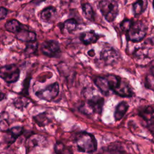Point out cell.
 Instances as JSON below:
<instances>
[{"mask_svg": "<svg viewBox=\"0 0 154 154\" xmlns=\"http://www.w3.org/2000/svg\"><path fill=\"white\" fill-rule=\"evenodd\" d=\"M87 54L88 56L91 57H93L94 55H95V51L94 49H90L89 51H88L87 52Z\"/></svg>", "mask_w": 154, "mask_h": 154, "instance_id": "obj_28", "label": "cell"}, {"mask_svg": "<svg viewBox=\"0 0 154 154\" xmlns=\"http://www.w3.org/2000/svg\"><path fill=\"white\" fill-rule=\"evenodd\" d=\"M31 79V76H28L23 80L22 83V88L21 91L20 92L21 94L28 95V89L29 87Z\"/></svg>", "mask_w": 154, "mask_h": 154, "instance_id": "obj_25", "label": "cell"}, {"mask_svg": "<svg viewBox=\"0 0 154 154\" xmlns=\"http://www.w3.org/2000/svg\"><path fill=\"white\" fill-rule=\"evenodd\" d=\"M5 98H6V94L5 93L0 91V102Z\"/></svg>", "mask_w": 154, "mask_h": 154, "instance_id": "obj_30", "label": "cell"}, {"mask_svg": "<svg viewBox=\"0 0 154 154\" xmlns=\"http://www.w3.org/2000/svg\"><path fill=\"white\" fill-rule=\"evenodd\" d=\"M82 11L85 19L91 22L94 21V11L90 3L83 4L82 5Z\"/></svg>", "mask_w": 154, "mask_h": 154, "instance_id": "obj_21", "label": "cell"}, {"mask_svg": "<svg viewBox=\"0 0 154 154\" xmlns=\"http://www.w3.org/2000/svg\"><path fill=\"white\" fill-rule=\"evenodd\" d=\"M148 0H137L132 4V11L134 16L138 17L147 9Z\"/></svg>", "mask_w": 154, "mask_h": 154, "instance_id": "obj_18", "label": "cell"}, {"mask_svg": "<svg viewBox=\"0 0 154 154\" xmlns=\"http://www.w3.org/2000/svg\"><path fill=\"white\" fill-rule=\"evenodd\" d=\"M29 102L30 100L28 98L25 96H19L14 99L13 104L15 108L22 111L23 108H26L28 105Z\"/></svg>", "mask_w": 154, "mask_h": 154, "instance_id": "obj_22", "label": "cell"}, {"mask_svg": "<svg viewBox=\"0 0 154 154\" xmlns=\"http://www.w3.org/2000/svg\"><path fill=\"white\" fill-rule=\"evenodd\" d=\"M94 83L100 91L105 95H108L111 91L106 76H97L94 79Z\"/></svg>", "mask_w": 154, "mask_h": 154, "instance_id": "obj_17", "label": "cell"}, {"mask_svg": "<svg viewBox=\"0 0 154 154\" xmlns=\"http://www.w3.org/2000/svg\"><path fill=\"white\" fill-rule=\"evenodd\" d=\"M132 19H123L120 23V26L122 30L125 32V33L127 32V31L129 29L131 28L132 23H133Z\"/></svg>", "mask_w": 154, "mask_h": 154, "instance_id": "obj_24", "label": "cell"}, {"mask_svg": "<svg viewBox=\"0 0 154 154\" xmlns=\"http://www.w3.org/2000/svg\"><path fill=\"white\" fill-rule=\"evenodd\" d=\"M129 108V105L126 101L120 102L116 107L114 117L116 121L120 120L126 114Z\"/></svg>", "mask_w": 154, "mask_h": 154, "instance_id": "obj_19", "label": "cell"}, {"mask_svg": "<svg viewBox=\"0 0 154 154\" xmlns=\"http://www.w3.org/2000/svg\"><path fill=\"white\" fill-rule=\"evenodd\" d=\"M152 6H153V8L154 9V0H153V1H152Z\"/></svg>", "mask_w": 154, "mask_h": 154, "instance_id": "obj_32", "label": "cell"}, {"mask_svg": "<svg viewBox=\"0 0 154 154\" xmlns=\"http://www.w3.org/2000/svg\"><path fill=\"white\" fill-rule=\"evenodd\" d=\"M59 92V84L57 82H55L47 85L44 88L38 90L35 92V95L41 100L50 102L58 95Z\"/></svg>", "mask_w": 154, "mask_h": 154, "instance_id": "obj_6", "label": "cell"}, {"mask_svg": "<svg viewBox=\"0 0 154 154\" xmlns=\"http://www.w3.org/2000/svg\"><path fill=\"white\" fill-rule=\"evenodd\" d=\"M38 43L37 40L26 43V47L24 49V54L26 56L34 55L38 49Z\"/></svg>", "mask_w": 154, "mask_h": 154, "instance_id": "obj_23", "label": "cell"}, {"mask_svg": "<svg viewBox=\"0 0 154 154\" xmlns=\"http://www.w3.org/2000/svg\"><path fill=\"white\" fill-rule=\"evenodd\" d=\"M150 71H151V73H152V75L154 77V66L151 68Z\"/></svg>", "mask_w": 154, "mask_h": 154, "instance_id": "obj_31", "label": "cell"}, {"mask_svg": "<svg viewBox=\"0 0 154 154\" xmlns=\"http://www.w3.org/2000/svg\"><path fill=\"white\" fill-rule=\"evenodd\" d=\"M57 15V8L54 6H49L43 8L41 11L40 19L45 23H52L55 21Z\"/></svg>", "mask_w": 154, "mask_h": 154, "instance_id": "obj_11", "label": "cell"}, {"mask_svg": "<svg viewBox=\"0 0 154 154\" xmlns=\"http://www.w3.org/2000/svg\"><path fill=\"white\" fill-rule=\"evenodd\" d=\"M15 35H16V38L17 40L25 43H28V42L37 40L36 33L34 31H32L29 30L28 26L22 29Z\"/></svg>", "mask_w": 154, "mask_h": 154, "instance_id": "obj_12", "label": "cell"}, {"mask_svg": "<svg viewBox=\"0 0 154 154\" xmlns=\"http://www.w3.org/2000/svg\"><path fill=\"white\" fill-rule=\"evenodd\" d=\"M40 50L42 53L49 58L58 57L61 53L60 46L57 40H48L41 44Z\"/></svg>", "mask_w": 154, "mask_h": 154, "instance_id": "obj_8", "label": "cell"}, {"mask_svg": "<svg viewBox=\"0 0 154 154\" xmlns=\"http://www.w3.org/2000/svg\"><path fill=\"white\" fill-rule=\"evenodd\" d=\"M75 141L77 149L80 152L92 153L97 149V142L94 136L86 132H81L76 134Z\"/></svg>", "mask_w": 154, "mask_h": 154, "instance_id": "obj_1", "label": "cell"}, {"mask_svg": "<svg viewBox=\"0 0 154 154\" xmlns=\"http://www.w3.org/2000/svg\"><path fill=\"white\" fill-rule=\"evenodd\" d=\"M45 1L46 0H32L31 1V2L35 4L36 5H38V4H40V3H42V2H43Z\"/></svg>", "mask_w": 154, "mask_h": 154, "instance_id": "obj_29", "label": "cell"}, {"mask_svg": "<svg viewBox=\"0 0 154 154\" xmlns=\"http://www.w3.org/2000/svg\"><path fill=\"white\" fill-rule=\"evenodd\" d=\"M147 31V25L142 20L133 21L129 29L126 33L128 41L138 43L143 40Z\"/></svg>", "mask_w": 154, "mask_h": 154, "instance_id": "obj_3", "label": "cell"}, {"mask_svg": "<svg viewBox=\"0 0 154 154\" xmlns=\"http://www.w3.org/2000/svg\"><path fill=\"white\" fill-rule=\"evenodd\" d=\"M20 70L15 64H10L0 67V78L7 84L17 82L20 78Z\"/></svg>", "mask_w": 154, "mask_h": 154, "instance_id": "obj_5", "label": "cell"}, {"mask_svg": "<svg viewBox=\"0 0 154 154\" xmlns=\"http://www.w3.org/2000/svg\"><path fill=\"white\" fill-rule=\"evenodd\" d=\"M97 7L105 19L108 22L114 21L119 15V4L116 0H100Z\"/></svg>", "mask_w": 154, "mask_h": 154, "instance_id": "obj_2", "label": "cell"}, {"mask_svg": "<svg viewBox=\"0 0 154 154\" xmlns=\"http://www.w3.org/2000/svg\"><path fill=\"white\" fill-rule=\"evenodd\" d=\"M54 151L55 154H64L65 146L61 142H57L54 146Z\"/></svg>", "mask_w": 154, "mask_h": 154, "instance_id": "obj_26", "label": "cell"}, {"mask_svg": "<svg viewBox=\"0 0 154 154\" xmlns=\"http://www.w3.org/2000/svg\"><path fill=\"white\" fill-rule=\"evenodd\" d=\"M103 105L104 99L99 95H95L88 99L87 101L79 108V110L85 114L91 113L101 114L103 111Z\"/></svg>", "mask_w": 154, "mask_h": 154, "instance_id": "obj_4", "label": "cell"}, {"mask_svg": "<svg viewBox=\"0 0 154 154\" xmlns=\"http://www.w3.org/2000/svg\"><path fill=\"white\" fill-rule=\"evenodd\" d=\"M24 132H25V129L23 126H16L10 129L8 128L4 132L7 133L10 137V138L8 140V143L10 144H11L14 142H15L16 139L18 137H19L20 135H22L24 133Z\"/></svg>", "mask_w": 154, "mask_h": 154, "instance_id": "obj_16", "label": "cell"}, {"mask_svg": "<svg viewBox=\"0 0 154 154\" xmlns=\"http://www.w3.org/2000/svg\"><path fill=\"white\" fill-rule=\"evenodd\" d=\"M138 116L146 123L148 128H154V109L151 106H144L138 109Z\"/></svg>", "mask_w": 154, "mask_h": 154, "instance_id": "obj_10", "label": "cell"}, {"mask_svg": "<svg viewBox=\"0 0 154 154\" xmlns=\"http://www.w3.org/2000/svg\"><path fill=\"white\" fill-rule=\"evenodd\" d=\"M4 27L7 31L16 34L22 29L27 27V26L22 24L16 19H11L5 23Z\"/></svg>", "mask_w": 154, "mask_h": 154, "instance_id": "obj_15", "label": "cell"}, {"mask_svg": "<svg viewBox=\"0 0 154 154\" xmlns=\"http://www.w3.org/2000/svg\"><path fill=\"white\" fill-rule=\"evenodd\" d=\"M60 24V29L62 33L72 34L73 32L78 27V22L73 18L68 19L64 22L59 23Z\"/></svg>", "mask_w": 154, "mask_h": 154, "instance_id": "obj_14", "label": "cell"}, {"mask_svg": "<svg viewBox=\"0 0 154 154\" xmlns=\"http://www.w3.org/2000/svg\"><path fill=\"white\" fill-rule=\"evenodd\" d=\"M99 35L93 30L82 32L79 35V40L85 45L96 43L99 39Z\"/></svg>", "mask_w": 154, "mask_h": 154, "instance_id": "obj_13", "label": "cell"}, {"mask_svg": "<svg viewBox=\"0 0 154 154\" xmlns=\"http://www.w3.org/2000/svg\"><path fill=\"white\" fill-rule=\"evenodd\" d=\"M20 1H22V0H20Z\"/></svg>", "mask_w": 154, "mask_h": 154, "instance_id": "obj_34", "label": "cell"}, {"mask_svg": "<svg viewBox=\"0 0 154 154\" xmlns=\"http://www.w3.org/2000/svg\"><path fill=\"white\" fill-rule=\"evenodd\" d=\"M6 154H16V153H10V152H9V153H6Z\"/></svg>", "mask_w": 154, "mask_h": 154, "instance_id": "obj_33", "label": "cell"}, {"mask_svg": "<svg viewBox=\"0 0 154 154\" xmlns=\"http://www.w3.org/2000/svg\"><path fill=\"white\" fill-rule=\"evenodd\" d=\"M119 58L117 51L111 46L104 47L100 52V59L106 65L116 63Z\"/></svg>", "mask_w": 154, "mask_h": 154, "instance_id": "obj_9", "label": "cell"}, {"mask_svg": "<svg viewBox=\"0 0 154 154\" xmlns=\"http://www.w3.org/2000/svg\"><path fill=\"white\" fill-rule=\"evenodd\" d=\"M8 13V10L4 7L0 6V20L4 19Z\"/></svg>", "mask_w": 154, "mask_h": 154, "instance_id": "obj_27", "label": "cell"}, {"mask_svg": "<svg viewBox=\"0 0 154 154\" xmlns=\"http://www.w3.org/2000/svg\"><path fill=\"white\" fill-rule=\"evenodd\" d=\"M33 120L40 127H44L51 122V119L47 112H40L32 117Z\"/></svg>", "mask_w": 154, "mask_h": 154, "instance_id": "obj_20", "label": "cell"}, {"mask_svg": "<svg viewBox=\"0 0 154 154\" xmlns=\"http://www.w3.org/2000/svg\"><path fill=\"white\" fill-rule=\"evenodd\" d=\"M112 91L116 94L124 97H132L134 94L128 82L119 76L114 84Z\"/></svg>", "mask_w": 154, "mask_h": 154, "instance_id": "obj_7", "label": "cell"}]
</instances>
